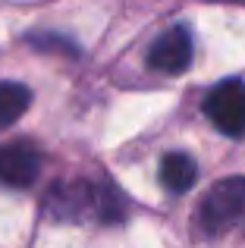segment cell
<instances>
[{
    "mask_svg": "<svg viewBox=\"0 0 245 248\" xmlns=\"http://www.w3.org/2000/svg\"><path fill=\"white\" fill-rule=\"evenodd\" d=\"M245 214V176H227L214 182L195 211V223L204 236H220L233 230Z\"/></svg>",
    "mask_w": 245,
    "mask_h": 248,
    "instance_id": "obj_1",
    "label": "cell"
},
{
    "mask_svg": "<svg viewBox=\"0 0 245 248\" xmlns=\"http://www.w3.org/2000/svg\"><path fill=\"white\" fill-rule=\"evenodd\" d=\"M204 113L223 135H245V82L227 79L211 88L204 97Z\"/></svg>",
    "mask_w": 245,
    "mask_h": 248,
    "instance_id": "obj_2",
    "label": "cell"
},
{
    "mask_svg": "<svg viewBox=\"0 0 245 248\" xmlns=\"http://www.w3.org/2000/svg\"><path fill=\"white\" fill-rule=\"evenodd\" d=\"M192 63V35L185 25H173L164 35H157V41L148 50V66L167 76L185 73Z\"/></svg>",
    "mask_w": 245,
    "mask_h": 248,
    "instance_id": "obj_3",
    "label": "cell"
},
{
    "mask_svg": "<svg viewBox=\"0 0 245 248\" xmlns=\"http://www.w3.org/2000/svg\"><path fill=\"white\" fill-rule=\"evenodd\" d=\"M94 204H98V186L85 179L57 182L47 192V211L57 220H79L85 214H94Z\"/></svg>",
    "mask_w": 245,
    "mask_h": 248,
    "instance_id": "obj_4",
    "label": "cell"
},
{
    "mask_svg": "<svg viewBox=\"0 0 245 248\" xmlns=\"http://www.w3.org/2000/svg\"><path fill=\"white\" fill-rule=\"evenodd\" d=\"M41 173V151L29 141L0 145V182L10 188H29Z\"/></svg>",
    "mask_w": 245,
    "mask_h": 248,
    "instance_id": "obj_5",
    "label": "cell"
},
{
    "mask_svg": "<svg viewBox=\"0 0 245 248\" xmlns=\"http://www.w3.org/2000/svg\"><path fill=\"white\" fill-rule=\"evenodd\" d=\"M195 176H198L195 160H192L189 154H183V151H173V154H167V157L160 160V182H164V188L173 192V195L189 192V188L195 186Z\"/></svg>",
    "mask_w": 245,
    "mask_h": 248,
    "instance_id": "obj_6",
    "label": "cell"
},
{
    "mask_svg": "<svg viewBox=\"0 0 245 248\" xmlns=\"http://www.w3.org/2000/svg\"><path fill=\"white\" fill-rule=\"evenodd\" d=\"M31 104V91L22 82H0V132L19 120Z\"/></svg>",
    "mask_w": 245,
    "mask_h": 248,
    "instance_id": "obj_7",
    "label": "cell"
},
{
    "mask_svg": "<svg viewBox=\"0 0 245 248\" xmlns=\"http://www.w3.org/2000/svg\"><path fill=\"white\" fill-rule=\"evenodd\" d=\"M94 217L101 223H120L126 217V198L120 195V188L113 186H98V204H94Z\"/></svg>",
    "mask_w": 245,
    "mask_h": 248,
    "instance_id": "obj_8",
    "label": "cell"
},
{
    "mask_svg": "<svg viewBox=\"0 0 245 248\" xmlns=\"http://www.w3.org/2000/svg\"><path fill=\"white\" fill-rule=\"evenodd\" d=\"M29 44L38 50H60V54H79V47H76L73 41H66V38L60 35H29Z\"/></svg>",
    "mask_w": 245,
    "mask_h": 248,
    "instance_id": "obj_9",
    "label": "cell"
},
{
    "mask_svg": "<svg viewBox=\"0 0 245 248\" xmlns=\"http://www.w3.org/2000/svg\"><path fill=\"white\" fill-rule=\"evenodd\" d=\"M220 3H242L245 6V0H220Z\"/></svg>",
    "mask_w": 245,
    "mask_h": 248,
    "instance_id": "obj_10",
    "label": "cell"
}]
</instances>
